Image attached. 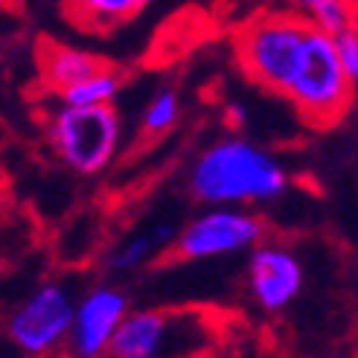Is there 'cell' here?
Returning a JSON list of instances; mask_svg holds the SVG:
<instances>
[{
    "mask_svg": "<svg viewBox=\"0 0 358 358\" xmlns=\"http://www.w3.org/2000/svg\"><path fill=\"white\" fill-rule=\"evenodd\" d=\"M187 189L204 207H259L282 199L289 172L268 149L230 134L199 152Z\"/></svg>",
    "mask_w": 358,
    "mask_h": 358,
    "instance_id": "obj_1",
    "label": "cell"
},
{
    "mask_svg": "<svg viewBox=\"0 0 358 358\" xmlns=\"http://www.w3.org/2000/svg\"><path fill=\"white\" fill-rule=\"evenodd\" d=\"M312 24L297 12H259L245 21L234 38L242 73L262 91L289 94L309 52Z\"/></svg>",
    "mask_w": 358,
    "mask_h": 358,
    "instance_id": "obj_2",
    "label": "cell"
},
{
    "mask_svg": "<svg viewBox=\"0 0 358 358\" xmlns=\"http://www.w3.org/2000/svg\"><path fill=\"white\" fill-rule=\"evenodd\" d=\"M47 143L59 164L73 175L94 178L114 164L122 143V120L114 102L108 105H67L59 102L44 122Z\"/></svg>",
    "mask_w": 358,
    "mask_h": 358,
    "instance_id": "obj_3",
    "label": "cell"
},
{
    "mask_svg": "<svg viewBox=\"0 0 358 358\" xmlns=\"http://www.w3.org/2000/svg\"><path fill=\"white\" fill-rule=\"evenodd\" d=\"M355 94V82L338 59L332 32L312 29L309 52L297 79L292 82L285 99L300 114V120L312 129H332L350 111Z\"/></svg>",
    "mask_w": 358,
    "mask_h": 358,
    "instance_id": "obj_4",
    "label": "cell"
},
{
    "mask_svg": "<svg viewBox=\"0 0 358 358\" xmlns=\"http://www.w3.org/2000/svg\"><path fill=\"white\" fill-rule=\"evenodd\" d=\"M79 300L64 282H41L6 317V338L24 355H50L70 344Z\"/></svg>",
    "mask_w": 358,
    "mask_h": 358,
    "instance_id": "obj_5",
    "label": "cell"
},
{
    "mask_svg": "<svg viewBox=\"0 0 358 358\" xmlns=\"http://www.w3.org/2000/svg\"><path fill=\"white\" fill-rule=\"evenodd\" d=\"M265 222L248 207H207L189 219L169 248L178 262H204L216 257L248 254L265 242Z\"/></svg>",
    "mask_w": 358,
    "mask_h": 358,
    "instance_id": "obj_6",
    "label": "cell"
},
{
    "mask_svg": "<svg viewBox=\"0 0 358 358\" xmlns=\"http://www.w3.org/2000/svg\"><path fill=\"white\" fill-rule=\"evenodd\" d=\"M248 292L265 315L289 309L303 292V265L292 248L259 242L248 250Z\"/></svg>",
    "mask_w": 358,
    "mask_h": 358,
    "instance_id": "obj_7",
    "label": "cell"
},
{
    "mask_svg": "<svg viewBox=\"0 0 358 358\" xmlns=\"http://www.w3.org/2000/svg\"><path fill=\"white\" fill-rule=\"evenodd\" d=\"M129 297L117 285H94L79 297L76 306V324L70 335V350L82 358H99L108 355L111 341L120 324L129 315Z\"/></svg>",
    "mask_w": 358,
    "mask_h": 358,
    "instance_id": "obj_8",
    "label": "cell"
},
{
    "mask_svg": "<svg viewBox=\"0 0 358 358\" xmlns=\"http://www.w3.org/2000/svg\"><path fill=\"white\" fill-rule=\"evenodd\" d=\"M175 317L160 309H131L120 324L108 355L114 358H157L175 341Z\"/></svg>",
    "mask_w": 358,
    "mask_h": 358,
    "instance_id": "obj_9",
    "label": "cell"
},
{
    "mask_svg": "<svg viewBox=\"0 0 358 358\" xmlns=\"http://www.w3.org/2000/svg\"><path fill=\"white\" fill-rule=\"evenodd\" d=\"M35 59H38L41 85L56 96L62 91H67V87L85 82L87 76L111 67L102 56H96V52H87V50H79L73 44H62V41H41Z\"/></svg>",
    "mask_w": 358,
    "mask_h": 358,
    "instance_id": "obj_10",
    "label": "cell"
},
{
    "mask_svg": "<svg viewBox=\"0 0 358 358\" xmlns=\"http://www.w3.org/2000/svg\"><path fill=\"white\" fill-rule=\"evenodd\" d=\"M149 3L152 0H62V12L73 27L102 35L134 21Z\"/></svg>",
    "mask_w": 358,
    "mask_h": 358,
    "instance_id": "obj_11",
    "label": "cell"
},
{
    "mask_svg": "<svg viewBox=\"0 0 358 358\" xmlns=\"http://www.w3.org/2000/svg\"><path fill=\"white\" fill-rule=\"evenodd\" d=\"M178 239V227L172 222H157L155 227L143 230V234H134L129 239H122L108 257H105V268L111 274H129L137 271L146 262H152V257L157 250L172 248Z\"/></svg>",
    "mask_w": 358,
    "mask_h": 358,
    "instance_id": "obj_12",
    "label": "cell"
},
{
    "mask_svg": "<svg viewBox=\"0 0 358 358\" xmlns=\"http://www.w3.org/2000/svg\"><path fill=\"white\" fill-rule=\"evenodd\" d=\"M120 91H122V73L117 67H105L99 73L87 76L85 82L62 91L56 99L67 105H108L120 96Z\"/></svg>",
    "mask_w": 358,
    "mask_h": 358,
    "instance_id": "obj_13",
    "label": "cell"
},
{
    "mask_svg": "<svg viewBox=\"0 0 358 358\" xmlns=\"http://www.w3.org/2000/svg\"><path fill=\"white\" fill-rule=\"evenodd\" d=\"M285 3H289L292 12L306 17L312 27L332 35L355 24V9L350 0H285Z\"/></svg>",
    "mask_w": 358,
    "mask_h": 358,
    "instance_id": "obj_14",
    "label": "cell"
},
{
    "mask_svg": "<svg viewBox=\"0 0 358 358\" xmlns=\"http://www.w3.org/2000/svg\"><path fill=\"white\" fill-rule=\"evenodd\" d=\"M178 120H181V96L172 87H160L140 114V134L143 140H157L169 134Z\"/></svg>",
    "mask_w": 358,
    "mask_h": 358,
    "instance_id": "obj_15",
    "label": "cell"
},
{
    "mask_svg": "<svg viewBox=\"0 0 358 358\" xmlns=\"http://www.w3.org/2000/svg\"><path fill=\"white\" fill-rule=\"evenodd\" d=\"M332 38H335L338 59H341V64H344V70L350 73V79L358 85V24L344 27L341 32H335Z\"/></svg>",
    "mask_w": 358,
    "mask_h": 358,
    "instance_id": "obj_16",
    "label": "cell"
},
{
    "mask_svg": "<svg viewBox=\"0 0 358 358\" xmlns=\"http://www.w3.org/2000/svg\"><path fill=\"white\" fill-rule=\"evenodd\" d=\"M230 117H234V120H230L234 129H236V125H245V108H234V111H230Z\"/></svg>",
    "mask_w": 358,
    "mask_h": 358,
    "instance_id": "obj_17",
    "label": "cell"
}]
</instances>
